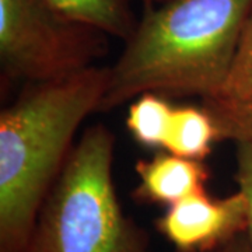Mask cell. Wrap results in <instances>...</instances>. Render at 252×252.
Wrapping results in <instances>:
<instances>
[{
    "label": "cell",
    "instance_id": "cell-11",
    "mask_svg": "<svg viewBox=\"0 0 252 252\" xmlns=\"http://www.w3.org/2000/svg\"><path fill=\"white\" fill-rule=\"evenodd\" d=\"M252 94V11L238 39L231 67L217 98L243 99Z\"/></svg>",
    "mask_w": 252,
    "mask_h": 252
},
{
    "label": "cell",
    "instance_id": "cell-1",
    "mask_svg": "<svg viewBox=\"0 0 252 252\" xmlns=\"http://www.w3.org/2000/svg\"><path fill=\"white\" fill-rule=\"evenodd\" d=\"M251 11L252 0H168L146 7L108 67L99 111L146 93L217 98Z\"/></svg>",
    "mask_w": 252,
    "mask_h": 252
},
{
    "label": "cell",
    "instance_id": "cell-6",
    "mask_svg": "<svg viewBox=\"0 0 252 252\" xmlns=\"http://www.w3.org/2000/svg\"><path fill=\"white\" fill-rule=\"evenodd\" d=\"M139 184L135 198L140 202L171 206L187 196L206 190L209 168L200 160L171 153L156 154L136 162Z\"/></svg>",
    "mask_w": 252,
    "mask_h": 252
},
{
    "label": "cell",
    "instance_id": "cell-14",
    "mask_svg": "<svg viewBox=\"0 0 252 252\" xmlns=\"http://www.w3.org/2000/svg\"><path fill=\"white\" fill-rule=\"evenodd\" d=\"M144 3V6L146 7H149V6H157V4H161L164 1H168V0H142Z\"/></svg>",
    "mask_w": 252,
    "mask_h": 252
},
{
    "label": "cell",
    "instance_id": "cell-8",
    "mask_svg": "<svg viewBox=\"0 0 252 252\" xmlns=\"http://www.w3.org/2000/svg\"><path fill=\"white\" fill-rule=\"evenodd\" d=\"M215 142H219L216 126L203 107L174 108L170 130L162 147L165 152L203 161Z\"/></svg>",
    "mask_w": 252,
    "mask_h": 252
},
{
    "label": "cell",
    "instance_id": "cell-13",
    "mask_svg": "<svg viewBox=\"0 0 252 252\" xmlns=\"http://www.w3.org/2000/svg\"><path fill=\"white\" fill-rule=\"evenodd\" d=\"M219 252H251V245L248 241L247 233L238 235L237 238H234L231 243L227 244L224 248Z\"/></svg>",
    "mask_w": 252,
    "mask_h": 252
},
{
    "label": "cell",
    "instance_id": "cell-3",
    "mask_svg": "<svg viewBox=\"0 0 252 252\" xmlns=\"http://www.w3.org/2000/svg\"><path fill=\"white\" fill-rule=\"evenodd\" d=\"M114 149L107 126L87 127L41 207L27 252H153L119 203Z\"/></svg>",
    "mask_w": 252,
    "mask_h": 252
},
{
    "label": "cell",
    "instance_id": "cell-9",
    "mask_svg": "<svg viewBox=\"0 0 252 252\" xmlns=\"http://www.w3.org/2000/svg\"><path fill=\"white\" fill-rule=\"evenodd\" d=\"M174 107L161 94L146 93L130 104L126 127L136 142L146 147H164Z\"/></svg>",
    "mask_w": 252,
    "mask_h": 252
},
{
    "label": "cell",
    "instance_id": "cell-2",
    "mask_svg": "<svg viewBox=\"0 0 252 252\" xmlns=\"http://www.w3.org/2000/svg\"><path fill=\"white\" fill-rule=\"evenodd\" d=\"M108 67L34 83L0 114V252H27L41 207L74 146L99 111Z\"/></svg>",
    "mask_w": 252,
    "mask_h": 252
},
{
    "label": "cell",
    "instance_id": "cell-7",
    "mask_svg": "<svg viewBox=\"0 0 252 252\" xmlns=\"http://www.w3.org/2000/svg\"><path fill=\"white\" fill-rule=\"evenodd\" d=\"M63 16L126 41L137 20L129 0H46Z\"/></svg>",
    "mask_w": 252,
    "mask_h": 252
},
{
    "label": "cell",
    "instance_id": "cell-5",
    "mask_svg": "<svg viewBox=\"0 0 252 252\" xmlns=\"http://www.w3.org/2000/svg\"><path fill=\"white\" fill-rule=\"evenodd\" d=\"M156 228L177 252H219L247 231V202L240 190L225 198L198 192L168 206Z\"/></svg>",
    "mask_w": 252,
    "mask_h": 252
},
{
    "label": "cell",
    "instance_id": "cell-4",
    "mask_svg": "<svg viewBox=\"0 0 252 252\" xmlns=\"http://www.w3.org/2000/svg\"><path fill=\"white\" fill-rule=\"evenodd\" d=\"M107 36L46 0H0V66L7 80L45 83L89 69L107 52Z\"/></svg>",
    "mask_w": 252,
    "mask_h": 252
},
{
    "label": "cell",
    "instance_id": "cell-10",
    "mask_svg": "<svg viewBox=\"0 0 252 252\" xmlns=\"http://www.w3.org/2000/svg\"><path fill=\"white\" fill-rule=\"evenodd\" d=\"M202 107L216 126L219 142L252 143V94L243 99H203Z\"/></svg>",
    "mask_w": 252,
    "mask_h": 252
},
{
    "label": "cell",
    "instance_id": "cell-12",
    "mask_svg": "<svg viewBox=\"0 0 252 252\" xmlns=\"http://www.w3.org/2000/svg\"><path fill=\"white\" fill-rule=\"evenodd\" d=\"M237 144V172L235 180L238 190L247 202V237L252 252V143L240 142Z\"/></svg>",
    "mask_w": 252,
    "mask_h": 252
}]
</instances>
